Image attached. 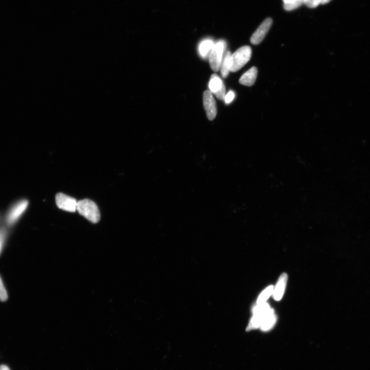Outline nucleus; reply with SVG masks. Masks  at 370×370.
Wrapping results in <instances>:
<instances>
[{
	"mask_svg": "<svg viewBox=\"0 0 370 370\" xmlns=\"http://www.w3.org/2000/svg\"><path fill=\"white\" fill-rule=\"evenodd\" d=\"M231 53L229 51L226 52L222 62L221 66V73L224 79L227 78L230 72V58Z\"/></svg>",
	"mask_w": 370,
	"mask_h": 370,
	"instance_id": "obj_14",
	"label": "nucleus"
},
{
	"mask_svg": "<svg viewBox=\"0 0 370 370\" xmlns=\"http://www.w3.org/2000/svg\"><path fill=\"white\" fill-rule=\"evenodd\" d=\"M203 103L204 108L206 112L207 118L212 121L216 118L217 109L215 100L214 99L212 93L206 91L203 94Z\"/></svg>",
	"mask_w": 370,
	"mask_h": 370,
	"instance_id": "obj_8",
	"label": "nucleus"
},
{
	"mask_svg": "<svg viewBox=\"0 0 370 370\" xmlns=\"http://www.w3.org/2000/svg\"><path fill=\"white\" fill-rule=\"evenodd\" d=\"M226 45V42L222 40L214 45L208 57L210 67L213 71L220 70Z\"/></svg>",
	"mask_w": 370,
	"mask_h": 370,
	"instance_id": "obj_4",
	"label": "nucleus"
},
{
	"mask_svg": "<svg viewBox=\"0 0 370 370\" xmlns=\"http://www.w3.org/2000/svg\"><path fill=\"white\" fill-rule=\"evenodd\" d=\"M304 4V0H297V1L290 3H284V7L287 11H293Z\"/></svg>",
	"mask_w": 370,
	"mask_h": 370,
	"instance_id": "obj_16",
	"label": "nucleus"
},
{
	"mask_svg": "<svg viewBox=\"0 0 370 370\" xmlns=\"http://www.w3.org/2000/svg\"><path fill=\"white\" fill-rule=\"evenodd\" d=\"M323 0H304V4L310 8L317 7L322 3Z\"/></svg>",
	"mask_w": 370,
	"mask_h": 370,
	"instance_id": "obj_19",
	"label": "nucleus"
},
{
	"mask_svg": "<svg viewBox=\"0 0 370 370\" xmlns=\"http://www.w3.org/2000/svg\"><path fill=\"white\" fill-rule=\"evenodd\" d=\"M55 199L56 205L60 209L70 212L77 211V201L75 199L59 193L56 194Z\"/></svg>",
	"mask_w": 370,
	"mask_h": 370,
	"instance_id": "obj_6",
	"label": "nucleus"
},
{
	"mask_svg": "<svg viewBox=\"0 0 370 370\" xmlns=\"http://www.w3.org/2000/svg\"><path fill=\"white\" fill-rule=\"evenodd\" d=\"M7 236V231L4 227H0V254L2 251Z\"/></svg>",
	"mask_w": 370,
	"mask_h": 370,
	"instance_id": "obj_17",
	"label": "nucleus"
},
{
	"mask_svg": "<svg viewBox=\"0 0 370 370\" xmlns=\"http://www.w3.org/2000/svg\"><path fill=\"white\" fill-rule=\"evenodd\" d=\"M215 44L210 39H206V40L203 41L200 43L199 46V53L203 59H207L208 58Z\"/></svg>",
	"mask_w": 370,
	"mask_h": 370,
	"instance_id": "obj_12",
	"label": "nucleus"
},
{
	"mask_svg": "<svg viewBox=\"0 0 370 370\" xmlns=\"http://www.w3.org/2000/svg\"><path fill=\"white\" fill-rule=\"evenodd\" d=\"M273 310L266 303L257 304L253 309L254 316L250 320L247 330L249 331L260 328L265 318Z\"/></svg>",
	"mask_w": 370,
	"mask_h": 370,
	"instance_id": "obj_3",
	"label": "nucleus"
},
{
	"mask_svg": "<svg viewBox=\"0 0 370 370\" xmlns=\"http://www.w3.org/2000/svg\"><path fill=\"white\" fill-rule=\"evenodd\" d=\"M258 70L256 67H252L243 74L239 80L242 85L251 86L254 84L257 77Z\"/></svg>",
	"mask_w": 370,
	"mask_h": 370,
	"instance_id": "obj_11",
	"label": "nucleus"
},
{
	"mask_svg": "<svg viewBox=\"0 0 370 370\" xmlns=\"http://www.w3.org/2000/svg\"><path fill=\"white\" fill-rule=\"evenodd\" d=\"M28 206L26 200L19 201L9 209L5 216V222L9 226H12L21 218Z\"/></svg>",
	"mask_w": 370,
	"mask_h": 370,
	"instance_id": "obj_5",
	"label": "nucleus"
},
{
	"mask_svg": "<svg viewBox=\"0 0 370 370\" xmlns=\"http://www.w3.org/2000/svg\"><path fill=\"white\" fill-rule=\"evenodd\" d=\"M8 299L7 290L4 287L2 280L0 277V301H5Z\"/></svg>",
	"mask_w": 370,
	"mask_h": 370,
	"instance_id": "obj_18",
	"label": "nucleus"
},
{
	"mask_svg": "<svg viewBox=\"0 0 370 370\" xmlns=\"http://www.w3.org/2000/svg\"><path fill=\"white\" fill-rule=\"evenodd\" d=\"M251 48L249 46H244L239 48L231 55L230 58V72H236L239 71L250 60Z\"/></svg>",
	"mask_w": 370,
	"mask_h": 370,
	"instance_id": "obj_2",
	"label": "nucleus"
},
{
	"mask_svg": "<svg viewBox=\"0 0 370 370\" xmlns=\"http://www.w3.org/2000/svg\"><path fill=\"white\" fill-rule=\"evenodd\" d=\"M274 287L272 286L267 288L260 295L258 300L257 304L265 303L266 300L273 293Z\"/></svg>",
	"mask_w": 370,
	"mask_h": 370,
	"instance_id": "obj_15",
	"label": "nucleus"
},
{
	"mask_svg": "<svg viewBox=\"0 0 370 370\" xmlns=\"http://www.w3.org/2000/svg\"><path fill=\"white\" fill-rule=\"evenodd\" d=\"M287 280L288 275L284 273L280 276L277 285L275 289L274 288L273 293H272L275 300L279 301L283 297L287 286Z\"/></svg>",
	"mask_w": 370,
	"mask_h": 370,
	"instance_id": "obj_10",
	"label": "nucleus"
},
{
	"mask_svg": "<svg viewBox=\"0 0 370 370\" xmlns=\"http://www.w3.org/2000/svg\"><path fill=\"white\" fill-rule=\"evenodd\" d=\"M0 370H11L7 366L2 365L0 366Z\"/></svg>",
	"mask_w": 370,
	"mask_h": 370,
	"instance_id": "obj_21",
	"label": "nucleus"
},
{
	"mask_svg": "<svg viewBox=\"0 0 370 370\" xmlns=\"http://www.w3.org/2000/svg\"><path fill=\"white\" fill-rule=\"evenodd\" d=\"M209 88L212 93L215 94L218 99L225 100L226 95V86L217 75H211L209 83Z\"/></svg>",
	"mask_w": 370,
	"mask_h": 370,
	"instance_id": "obj_7",
	"label": "nucleus"
},
{
	"mask_svg": "<svg viewBox=\"0 0 370 370\" xmlns=\"http://www.w3.org/2000/svg\"><path fill=\"white\" fill-rule=\"evenodd\" d=\"M276 316L274 310L269 314L263 322L260 328L262 330L268 331L275 326L276 322Z\"/></svg>",
	"mask_w": 370,
	"mask_h": 370,
	"instance_id": "obj_13",
	"label": "nucleus"
},
{
	"mask_svg": "<svg viewBox=\"0 0 370 370\" xmlns=\"http://www.w3.org/2000/svg\"><path fill=\"white\" fill-rule=\"evenodd\" d=\"M77 211L93 223H97L100 221L101 213L99 207L91 200L86 199L77 201Z\"/></svg>",
	"mask_w": 370,
	"mask_h": 370,
	"instance_id": "obj_1",
	"label": "nucleus"
},
{
	"mask_svg": "<svg viewBox=\"0 0 370 370\" xmlns=\"http://www.w3.org/2000/svg\"><path fill=\"white\" fill-rule=\"evenodd\" d=\"M272 23V20L270 18H267L263 22L255 32L253 34L251 38L250 42L252 44L258 45L264 41L266 36L268 33Z\"/></svg>",
	"mask_w": 370,
	"mask_h": 370,
	"instance_id": "obj_9",
	"label": "nucleus"
},
{
	"mask_svg": "<svg viewBox=\"0 0 370 370\" xmlns=\"http://www.w3.org/2000/svg\"><path fill=\"white\" fill-rule=\"evenodd\" d=\"M235 97V94L232 91H229L227 94H226L225 101L226 104L231 103Z\"/></svg>",
	"mask_w": 370,
	"mask_h": 370,
	"instance_id": "obj_20",
	"label": "nucleus"
},
{
	"mask_svg": "<svg viewBox=\"0 0 370 370\" xmlns=\"http://www.w3.org/2000/svg\"><path fill=\"white\" fill-rule=\"evenodd\" d=\"M331 1V0H323L322 3H321V4L325 5L327 4L329 2Z\"/></svg>",
	"mask_w": 370,
	"mask_h": 370,
	"instance_id": "obj_23",
	"label": "nucleus"
},
{
	"mask_svg": "<svg viewBox=\"0 0 370 370\" xmlns=\"http://www.w3.org/2000/svg\"><path fill=\"white\" fill-rule=\"evenodd\" d=\"M284 3H290L297 1V0H282Z\"/></svg>",
	"mask_w": 370,
	"mask_h": 370,
	"instance_id": "obj_22",
	"label": "nucleus"
}]
</instances>
